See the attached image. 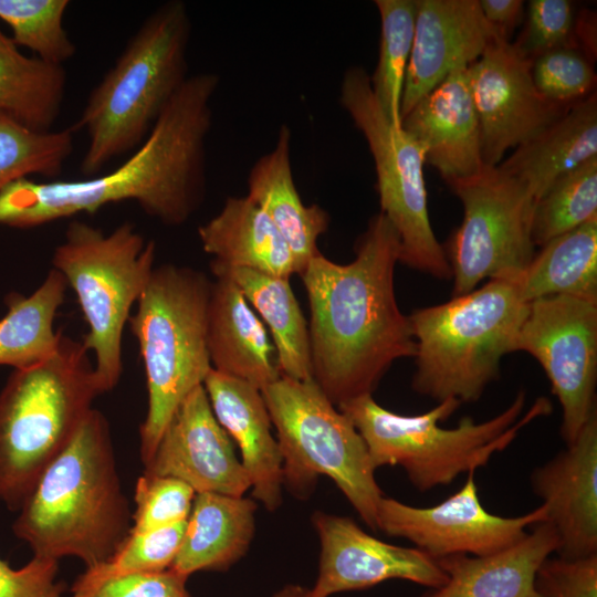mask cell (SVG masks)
Here are the masks:
<instances>
[{
    "label": "cell",
    "mask_w": 597,
    "mask_h": 597,
    "mask_svg": "<svg viewBox=\"0 0 597 597\" xmlns=\"http://www.w3.org/2000/svg\"><path fill=\"white\" fill-rule=\"evenodd\" d=\"M520 276L490 279L479 289L408 316L416 342L415 391L438 402L480 399L499 377L502 357L515 352L528 307Z\"/></svg>",
    "instance_id": "52a82bcc"
},
{
    "label": "cell",
    "mask_w": 597,
    "mask_h": 597,
    "mask_svg": "<svg viewBox=\"0 0 597 597\" xmlns=\"http://www.w3.org/2000/svg\"><path fill=\"white\" fill-rule=\"evenodd\" d=\"M144 467V474L178 479L196 493L243 496L251 488L231 438L213 415L203 385L178 407Z\"/></svg>",
    "instance_id": "e0dca14e"
},
{
    "label": "cell",
    "mask_w": 597,
    "mask_h": 597,
    "mask_svg": "<svg viewBox=\"0 0 597 597\" xmlns=\"http://www.w3.org/2000/svg\"><path fill=\"white\" fill-rule=\"evenodd\" d=\"M187 579L167 568L107 580L81 597H191Z\"/></svg>",
    "instance_id": "b9f144b4"
},
{
    "label": "cell",
    "mask_w": 597,
    "mask_h": 597,
    "mask_svg": "<svg viewBox=\"0 0 597 597\" xmlns=\"http://www.w3.org/2000/svg\"><path fill=\"white\" fill-rule=\"evenodd\" d=\"M469 472L462 488L437 505L417 507L383 496L378 531L402 537L433 559L451 555L486 556L516 544L526 528L546 520L543 504L514 517L492 514L480 501Z\"/></svg>",
    "instance_id": "5bb4252c"
},
{
    "label": "cell",
    "mask_w": 597,
    "mask_h": 597,
    "mask_svg": "<svg viewBox=\"0 0 597 597\" xmlns=\"http://www.w3.org/2000/svg\"><path fill=\"white\" fill-rule=\"evenodd\" d=\"M12 525L33 556H74L86 568L107 561L130 533L109 425L92 409L27 494Z\"/></svg>",
    "instance_id": "3957f363"
},
{
    "label": "cell",
    "mask_w": 597,
    "mask_h": 597,
    "mask_svg": "<svg viewBox=\"0 0 597 597\" xmlns=\"http://www.w3.org/2000/svg\"><path fill=\"white\" fill-rule=\"evenodd\" d=\"M525 405L521 390L499 415L475 422L463 417L457 427L442 428L461 406L458 399L440 401L420 415H400L381 407L373 395L337 406L363 437L375 469L398 465L420 492L447 486L460 474L475 472L510 446L519 431L551 412L552 405L538 398L520 419Z\"/></svg>",
    "instance_id": "8992f818"
},
{
    "label": "cell",
    "mask_w": 597,
    "mask_h": 597,
    "mask_svg": "<svg viewBox=\"0 0 597 597\" xmlns=\"http://www.w3.org/2000/svg\"><path fill=\"white\" fill-rule=\"evenodd\" d=\"M272 597H313L311 588L287 584L273 594Z\"/></svg>",
    "instance_id": "ee69618b"
},
{
    "label": "cell",
    "mask_w": 597,
    "mask_h": 597,
    "mask_svg": "<svg viewBox=\"0 0 597 597\" xmlns=\"http://www.w3.org/2000/svg\"><path fill=\"white\" fill-rule=\"evenodd\" d=\"M597 217V156L559 177L536 201L532 240L541 248Z\"/></svg>",
    "instance_id": "836d02e7"
},
{
    "label": "cell",
    "mask_w": 597,
    "mask_h": 597,
    "mask_svg": "<svg viewBox=\"0 0 597 597\" xmlns=\"http://www.w3.org/2000/svg\"><path fill=\"white\" fill-rule=\"evenodd\" d=\"M203 387L214 417L240 450L252 496L276 511L283 502V458L261 390L213 368Z\"/></svg>",
    "instance_id": "44dd1931"
},
{
    "label": "cell",
    "mask_w": 597,
    "mask_h": 597,
    "mask_svg": "<svg viewBox=\"0 0 597 597\" xmlns=\"http://www.w3.org/2000/svg\"><path fill=\"white\" fill-rule=\"evenodd\" d=\"M155 242L146 241L130 222L105 233L81 220L69 223L53 252V269L76 294L87 323L81 343L94 354L105 392L121 379L123 332L155 269Z\"/></svg>",
    "instance_id": "30bf717a"
},
{
    "label": "cell",
    "mask_w": 597,
    "mask_h": 597,
    "mask_svg": "<svg viewBox=\"0 0 597 597\" xmlns=\"http://www.w3.org/2000/svg\"><path fill=\"white\" fill-rule=\"evenodd\" d=\"M104 392L88 352L65 335L43 362L13 369L0 391V502L20 509Z\"/></svg>",
    "instance_id": "5b68a950"
},
{
    "label": "cell",
    "mask_w": 597,
    "mask_h": 597,
    "mask_svg": "<svg viewBox=\"0 0 597 597\" xmlns=\"http://www.w3.org/2000/svg\"><path fill=\"white\" fill-rule=\"evenodd\" d=\"M203 251L220 264L287 277L296 264L286 241L250 198L228 197L213 218L198 228Z\"/></svg>",
    "instance_id": "4316f807"
},
{
    "label": "cell",
    "mask_w": 597,
    "mask_h": 597,
    "mask_svg": "<svg viewBox=\"0 0 597 597\" xmlns=\"http://www.w3.org/2000/svg\"><path fill=\"white\" fill-rule=\"evenodd\" d=\"M64 65L21 53L0 28V113L34 130H52L65 96Z\"/></svg>",
    "instance_id": "f1b7e54d"
},
{
    "label": "cell",
    "mask_w": 597,
    "mask_h": 597,
    "mask_svg": "<svg viewBox=\"0 0 597 597\" xmlns=\"http://www.w3.org/2000/svg\"><path fill=\"white\" fill-rule=\"evenodd\" d=\"M66 286L63 275L52 269L30 295L7 296L8 311L0 320V366L27 368L57 349L63 334L54 331V320Z\"/></svg>",
    "instance_id": "f546056e"
},
{
    "label": "cell",
    "mask_w": 597,
    "mask_h": 597,
    "mask_svg": "<svg viewBox=\"0 0 597 597\" xmlns=\"http://www.w3.org/2000/svg\"><path fill=\"white\" fill-rule=\"evenodd\" d=\"M210 269L216 277L224 276L234 282L263 318L273 338L281 375L297 380L313 379L308 324L290 279L227 266L212 260Z\"/></svg>",
    "instance_id": "83f0119b"
},
{
    "label": "cell",
    "mask_w": 597,
    "mask_h": 597,
    "mask_svg": "<svg viewBox=\"0 0 597 597\" xmlns=\"http://www.w3.org/2000/svg\"><path fill=\"white\" fill-rule=\"evenodd\" d=\"M207 339L211 366L219 373L260 390L281 376L264 324L239 286L224 276L212 282Z\"/></svg>",
    "instance_id": "603a6c76"
},
{
    "label": "cell",
    "mask_w": 597,
    "mask_h": 597,
    "mask_svg": "<svg viewBox=\"0 0 597 597\" xmlns=\"http://www.w3.org/2000/svg\"><path fill=\"white\" fill-rule=\"evenodd\" d=\"M191 21L179 0L163 3L129 39L90 93L76 128L87 135L81 161L85 178L139 147L184 85Z\"/></svg>",
    "instance_id": "277c9868"
},
{
    "label": "cell",
    "mask_w": 597,
    "mask_h": 597,
    "mask_svg": "<svg viewBox=\"0 0 597 597\" xmlns=\"http://www.w3.org/2000/svg\"><path fill=\"white\" fill-rule=\"evenodd\" d=\"M563 558L597 554V412L577 438L531 473Z\"/></svg>",
    "instance_id": "d6986e66"
},
{
    "label": "cell",
    "mask_w": 597,
    "mask_h": 597,
    "mask_svg": "<svg viewBox=\"0 0 597 597\" xmlns=\"http://www.w3.org/2000/svg\"><path fill=\"white\" fill-rule=\"evenodd\" d=\"M339 102L364 135L373 156L379 212L399 237V262L437 279L450 280L452 272L446 250L429 219L423 150L385 115L364 67L354 65L344 72Z\"/></svg>",
    "instance_id": "8fae6325"
},
{
    "label": "cell",
    "mask_w": 597,
    "mask_h": 597,
    "mask_svg": "<svg viewBox=\"0 0 597 597\" xmlns=\"http://www.w3.org/2000/svg\"><path fill=\"white\" fill-rule=\"evenodd\" d=\"M69 0H0V20L12 30L11 39L35 56L64 65L76 46L63 27Z\"/></svg>",
    "instance_id": "d590c367"
},
{
    "label": "cell",
    "mask_w": 597,
    "mask_h": 597,
    "mask_svg": "<svg viewBox=\"0 0 597 597\" xmlns=\"http://www.w3.org/2000/svg\"><path fill=\"white\" fill-rule=\"evenodd\" d=\"M416 4L401 117L452 71L471 65L501 38L484 18L479 0H416Z\"/></svg>",
    "instance_id": "ac0fdd59"
},
{
    "label": "cell",
    "mask_w": 597,
    "mask_h": 597,
    "mask_svg": "<svg viewBox=\"0 0 597 597\" xmlns=\"http://www.w3.org/2000/svg\"><path fill=\"white\" fill-rule=\"evenodd\" d=\"M511 42L502 38L494 40L468 66L482 159L491 167L498 166L507 150L536 137L570 107L551 102L537 91L531 74L532 62Z\"/></svg>",
    "instance_id": "9a60e30c"
},
{
    "label": "cell",
    "mask_w": 597,
    "mask_h": 597,
    "mask_svg": "<svg viewBox=\"0 0 597 597\" xmlns=\"http://www.w3.org/2000/svg\"><path fill=\"white\" fill-rule=\"evenodd\" d=\"M520 285L526 303L553 295L597 302V217L543 245Z\"/></svg>",
    "instance_id": "4dcf8cb0"
},
{
    "label": "cell",
    "mask_w": 597,
    "mask_h": 597,
    "mask_svg": "<svg viewBox=\"0 0 597 597\" xmlns=\"http://www.w3.org/2000/svg\"><path fill=\"white\" fill-rule=\"evenodd\" d=\"M212 282L198 270L171 263L153 273L128 323L144 364L148 406L139 427L144 465L171 417L212 369L207 339Z\"/></svg>",
    "instance_id": "ba28073f"
},
{
    "label": "cell",
    "mask_w": 597,
    "mask_h": 597,
    "mask_svg": "<svg viewBox=\"0 0 597 597\" xmlns=\"http://www.w3.org/2000/svg\"><path fill=\"white\" fill-rule=\"evenodd\" d=\"M524 27L514 49L526 60L572 43L575 40L577 13L568 0H531L526 4Z\"/></svg>",
    "instance_id": "f35d334b"
},
{
    "label": "cell",
    "mask_w": 597,
    "mask_h": 597,
    "mask_svg": "<svg viewBox=\"0 0 597 597\" xmlns=\"http://www.w3.org/2000/svg\"><path fill=\"white\" fill-rule=\"evenodd\" d=\"M219 83L216 73L189 75L143 144L109 172L82 180L13 181L0 191V224L35 228L122 201H135L166 226L185 223L206 195V142Z\"/></svg>",
    "instance_id": "6da1fadb"
},
{
    "label": "cell",
    "mask_w": 597,
    "mask_h": 597,
    "mask_svg": "<svg viewBox=\"0 0 597 597\" xmlns=\"http://www.w3.org/2000/svg\"><path fill=\"white\" fill-rule=\"evenodd\" d=\"M463 206V220L447 244L453 296L484 279L516 277L535 255L532 218L535 200L496 166L448 184Z\"/></svg>",
    "instance_id": "7c38bea8"
},
{
    "label": "cell",
    "mask_w": 597,
    "mask_h": 597,
    "mask_svg": "<svg viewBox=\"0 0 597 597\" xmlns=\"http://www.w3.org/2000/svg\"><path fill=\"white\" fill-rule=\"evenodd\" d=\"M196 494L178 479L143 474L135 485L130 533H146L186 522Z\"/></svg>",
    "instance_id": "74e56055"
},
{
    "label": "cell",
    "mask_w": 597,
    "mask_h": 597,
    "mask_svg": "<svg viewBox=\"0 0 597 597\" xmlns=\"http://www.w3.org/2000/svg\"><path fill=\"white\" fill-rule=\"evenodd\" d=\"M291 140V128L281 125L273 149L258 158L249 171L247 197L275 224L301 274L320 253L317 240L327 231L331 219L318 205L303 203L293 178Z\"/></svg>",
    "instance_id": "cb8c5ba5"
},
{
    "label": "cell",
    "mask_w": 597,
    "mask_h": 597,
    "mask_svg": "<svg viewBox=\"0 0 597 597\" xmlns=\"http://www.w3.org/2000/svg\"><path fill=\"white\" fill-rule=\"evenodd\" d=\"M597 156L596 92L574 103L555 123L516 147L496 167L536 201L563 175Z\"/></svg>",
    "instance_id": "d4e9b609"
},
{
    "label": "cell",
    "mask_w": 597,
    "mask_h": 597,
    "mask_svg": "<svg viewBox=\"0 0 597 597\" xmlns=\"http://www.w3.org/2000/svg\"><path fill=\"white\" fill-rule=\"evenodd\" d=\"M312 523L321 542L313 597L366 589L390 579L427 588L447 580L437 561L425 552L380 541L347 516L316 511Z\"/></svg>",
    "instance_id": "2e32d148"
},
{
    "label": "cell",
    "mask_w": 597,
    "mask_h": 597,
    "mask_svg": "<svg viewBox=\"0 0 597 597\" xmlns=\"http://www.w3.org/2000/svg\"><path fill=\"white\" fill-rule=\"evenodd\" d=\"M515 352L544 369L562 407L561 434L570 444L597 412V302L570 295L530 302Z\"/></svg>",
    "instance_id": "4fadbf2b"
},
{
    "label": "cell",
    "mask_w": 597,
    "mask_h": 597,
    "mask_svg": "<svg viewBox=\"0 0 597 597\" xmlns=\"http://www.w3.org/2000/svg\"><path fill=\"white\" fill-rule=\"evenodd\" d=\"M534 585L541 597H597V554L547 557L536 570Z\"/></svg>",
    "instance_id": "ab89813d"
},
{
    "label": "cell",
    "mask_w": 597,
    "mask_h": 597,
    "mask_svg": "<svg viewBox=\"0 0 597 597\" xmlns=\"http://www.w3.org/2000/svg\"><path fill=\"white\" fill-rule=\"evenodd\" d=\"M186 522L146 533H129L104 563L86 568L74 582L71 597H81L103 583L138 573L165 570L172 564Z\"/></svg>",
    "instance_id": "e575fe53"
},
{
    "label": "cell",
    "mask_w": 597,
    "mask_h": 597,
    "mask_svg": "<svg viewBox=\"0 0 597 597\" xmlns=\"http://www.w3.org/2000/svg\"><path fill=\"white\" fill-rule=\"evenodd\" d=\"M57 570L59 561L52 558L33 556L19 569L0 558V597H65Z\"/></svg>",
    "instance_id": "60d3db41"
},
{
    "label": "cell",
    "mask_w": 597,
    "mask_h": 597,
    "mask_svg": "<svg viewBox=\"0 0 597 597\" xmlns=\"http://www.w3.org/2000/svg\"><path fill=\"white\" fill-rule=\"evenodd\" d=\"M531 74L537 91L557 104L572 105L595 92L594 60L577 43L549 50L535 57Z\"/></svg>",
    "instance_id": "8d00e7d4"
},
{
    "label": "cell",
    "mask_w": 597,
    "mask_h": 597,
    "mask_svg": "<svg viewBox=\"0 0 597 597\" xmlns=\"http://www.w3.org/2000/svg\"><path fill=\"white\" fill-rule=\"evenodd\" d=\"M401 128L447 184L471 177L485 166L468 67L452 71L420 98L401 117Z\"/></svg>",
    "instance_id": "ffe728a7"
},
{
    "label": "cell",
    "mask_w": 597,
    "mask_h": 597,
    "mask_svg": "<svg viewBox=\"0 0 597 597\" xmlns=\"http://www.w3.org/2000/svg\"><path fill=\"white\" fill-rule=\"evenodd\" d=\"M355 252L346 264L320 252L300 274L311 312L313 379L335 406L373 395L396 360L416 354L394 286L400 240L381 212L369 219Z\"/></svg>",
    "instance_id": "7a4b0ae2"
},
{
    "label": "cell",
    "mask_w": 597,
    "mask_h": 597,
    "mask_svg": "<svg viewBox=\"0 0 597 597\" xmlns=\"http://www.w3.org/2000/svg\"><path fill=\"white\" fill-rule=\"evenodd\" d=\"M262 396L283 458L284 486L307 498L320 475L329 478L363 522L378 531V504L384 496L367 446L348 419L314 379L281 375Z\"/></svg>",
    "instance_id": "9c48e42d"
},
{
    "label": "cell",
    "mask_w": 597,
    "mask_h": 597,
    "mask_svg": "<svg viewBox=\"0 0 597 597\" xmlns=\"http://www.w3.org/2000/svg\"><path fill=\"white\" fill-rule=\"evenodd\" d=\"M380 17V41L376 69L369 75L374 95L390 122L401 127V98L409 63L416 0H375Z\"/></svg>",
    "instance_id": "1f68e13d"
},
{
    "label": "cell",
    "mask_w": 597,
    "mask_h": 597,
    "mask_svg": "<svg viewBox=\"0 0 597 597\" xmlns=\"http://www.w3.org/2000/svg\"><path fill=\"white\" fill-rule=\"evenodd\" d=\"M74 148L73 129L34 130L0 113V191L19 179H54Z\"/></svg>",
    "instance_id": "d6a6232c"
},
{
    "label": "cell",
    "mask_w": 597,
    "mask_h": 597,
    "mask_svg": "<svg viewBox=\"0 0 597 597\" xmlns=\"http://www.w3.org/2000/svg\"><path fill=\"white\" fill-rule=\"evenodd\" d=\"M486 21L506 41L521 23L524 15V2L521 0H479Z\"/></svg>",
    "instance_id": "7bdbcfd3"
},
{
    "label": "cell",
    "mask_w": 597,
    "mask_h": 597,
    "mask_svg": "<svg viewBox=\"0 0 597 597\" xmlns=\"http://www.w3.org/2000/svg\"><path fill=\"white\" fill-rule=\"evenodd\" d=\"M255 501L197 493L170 569L189 577L198 570H227L248 552L255 532Z\"/></svg>",
    "instance_id": "484cf974"
},
{
    "label": "cell",
    "mask_w": 597,
    "mask_h": 597,
    "mask_svg": "<svg viewBox=\"0 0 597 597\" xmlns=\"http://www.w3.org/2000/svg\"><path fill=\"white\" fill-rule=\"evenodd\" d=\"M532 527L531 533L501 552L437 559L447 574L446 583L415 597H541L534 585L535 574L557 552L559 541L546 521Z\"/></svg>",
    "instance_id": "7402d4cb"
}]
</instances>
